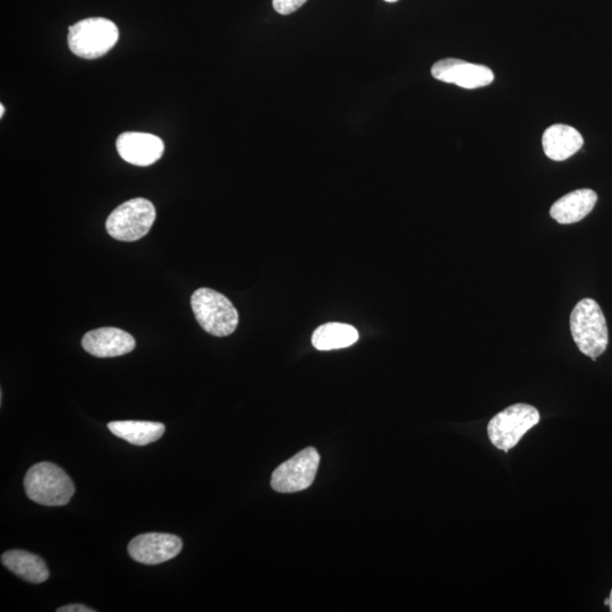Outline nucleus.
<instances>
[{"mask_svg":"<svg viewBox=\"0 0 612 612\" xmlns=\"http://www.w3.org/2000/svg\"><path fill=\"white\" fill-rule=\"evenodd\" d=\"M27 496L42 506L58 507L70 503L74 484L61 467L42 462L33 465L24 478Z\"/></svg>","mask_w":612,"mask_h":612,"instance_id":"f257e3e1","label":"nucleus"},{"mask_svg":"<svg viewBox=\"0 0 612 612\" xmlns=\"http://www.w3.org/2000/svg\"><path fill=\"white\" fill-rule=\"evenodd\" d=\"M574 342L593 361L606 352L609 344L608 326L600 305L592 299L578 302L571 314Z\"/></svg>","mask_w":612,"mask_h":612,"instance_id":"f03ea898","label":"nucleus"},{"mask_svg":"<svg viewBox=\"0 0 612 612\" xmlns=\"http://www.w3.org/2000/svg\"><path fill=\"white\" fill-rule=\"evenodd\" d=\"M191 305L195 319L208 334L226 337L236 330L240 317L225 295L211 288H199L191 297Z\"/></svg>","mask_w":612,"mask_h":612,"instance_id":"7ed1b4c3","label":"nucleus"},{"mask_svg":"<svg viewBox=\"0 0 612 612\" xmlns=\"http://www.w3.org/2000/svg\"><path fill=\"white\" fill-rule=\"evenodd\" d=\"M119 38L116 24L104 17H92L72 25L68 46L72 53L85 59H96L115 47Z\"/></svg>","mask_w":612,"mask_h":612,"instance_id":"20e7f679","label":"nucleus"},{"mask_svg":"<svg viewBox=\"0 0 612 612\" xmlns=\"http://www.w3.org/2000/svg\"><path fill=\"white\" fill-rule=\"evenodd\" d=\"M156 217L152 202L143 198L132 199L110 214L106 223L107 232L117 241H139L150 232Z\"/></svg>","mask_w":612,"mask_h":612,"instance_id":"39448f33","label":"nucleus"},{"mask_svg":"<svg viewBox=\"0 0 612 612\" xmlns=\"http://www.w3.org/2000/svg\"><path fill=\"white\" fill-rule=\"evenodd\" d=\"M540 422V413L534 406L515 404L493 416L488 424V436L496 448L509 452Z\"/></svg>","mask_w":612,"mask_h":612,"instance_id":"423d86ee","label":"nucleus"},{"mask_svg":"<svg viewBox=\"0 0 612 612\" xmlns=\"http://www.w3.org/2000/svg\"><path fill=\"white\" fill-rule=\"evenodd\" d=\"M320 455L310 447L302 450L275 470L271 487L280 493H294L311 487L318 472Z\"/></svg>","mask_w":612,"mask_h":612,"instance_id":"0eeeda50","label":"nucleus"},{"mask_svg":"<svg viewBox=\"0 0 612 612\" xmlns=\"http://www.w3.org/2000/svg\"><path fill=\"white\" fill-rule=\"evenodd\" d=\"M431 74L438 81L470 90L487 87L495 80V74L489 67L457 58L441 59L432 66Z\"/></svg>","mask_w":612,"mask_h":612,"instance_id":"6e6552de","label":"nucleus"},{"mask_svg":"<svg viewBox=\"0 0 612 612\" xmlns=\"http://www.w3.org/2000/svg\"><path fill=\"white\" fill-rule=\"evenodd\" d=\"M183 542L177 535L167 533H146L135 537L129 544L132 559L144 565L166 563L180 554Z\"/></svg>","mask_w":612,"mask_h":612,"instance_id":"1a4fd4ad","label":"nucleus"},{"mask_svg":"<svg viewBox=\"0 0 612 612\" xmlns=\"http://www.w3.org/2000/svg\"><path fill=\"white\" fill-rule=\"evenodd\" d=\"M117 151L126 163L147 167L163 157L164 142L156 135L139 132H126L119 135Z\"/></svg>","mask_w":612,"mask_h":612,"instance_id":"9d476101","label":"nucleus"},{"mask_svg":"<svg viewBox=\"0 0 612 612\" xmlns=\"http://www.w3.org/2000/svg\"><path fill=\"white\" fill-rule=\"evenodd\" d=\"M82 346L85 352L96 357H116L131 353L135 339L122 329L106 327L85 334Z\"/></svg>","mask_w":612,"mask_h":612,"instance_id":"9b49d317","label":"nucleus"},{"mask_svg":"<svg viewBox=\"0 0 612 612\" xmlns=\"http://www.w3.org/2000/svg\"><path fill=\"white\" fill-rule=\"evenodd\" d=\"M597 201L598 194L593 190H576L552 204L550 216L561 225L575 224L591 214Z\"/></svg>","mask_w":612,"mask_h":612,"instance_id":"f8f14e48","label":"nucleus"},{"mask_svg":"<svg viewBox=\"0 0 612 612\" xmlns=\"http://www.w3.org/2000/svg\"><path fill=\"white\" fill-rule=\"evenodd\" d=\"M584 140L574 127L556 124L549 127L542 136V147L546 156L555 161H564L583 147Z\"/></svg>","mask_w":612,"mask_h":612,"instance_id":"ddd939ff","label":"nucleus"},{"mask_svg":"<svg viewBox=\"0 0 612 612\" xmlns=\"http://www.w3.org/2000/svg\"><path fill=\"white\" fill-rule=\"evenodd\" d=\"M2 564L16 576L32 584L48 580L49 569L45 560L24 550H10L2 556Z\"/></svg>","mask_w":612,"mask_h":612,"instance_id":"4468645a","label":"nucleus"},{"mask_svg":"<svg viewBox=\"0 0 612 612\" xmlns=\"http://www.w3.org/2000/svg\"><path fill=\"white\" fill-rule=\"evenodd\" d=\"M114 436L135 446H147L156 442L165 433V425L147 421H115L108 424Z\"/></svg>","mask_w":612,"mask_h":612,"instance_id":"2eb2a0df","label":"nucleus"},{"mask_svg":"<svg viewBox=\"0 0 612 612\" xmlns=\"http://www.w3.org/2000/svg\"><path fill=\"white\" fill-rule=\"evenodd\" d=\"M359 331L346 323L329 322L320 326L312 335V345L318 351L340 350L354 345L359 340Z\"/></svg>","mask_w":612,"mask_h":612,"instance_id":"dca6fc26","label":"nucleus"},{"mask_svg":"<svg viewBox=\"0 0 612 612\" xmlns=\"http://www.w3.org/2000/svg\"><path fill=\"white\" fill-rule=\"evenodd\" d=\"M306 2L308 0H272V6L278 14L289 15L300 10Z\"/></svg>","mask_w":612,"mask_h":612,"instance_id":"f3484780","label":"nucleus"},{"mask_svg":"<svg viewBox=\"0 0 612 612\" xmlns=\"http://www.w3.org/2000/svg\"><path fill=\"white\" fill-rule=\"evenodd\" d=\"M95 609H90L82 605H68L57 609V612H95Z\"/></svg>","mask_w":612,"mask_h":612,"instance_id":"a211bd4d","label":"nucleus"},{"mask_svg":"<svg viewBox=\"0 0 612 612\" xmlns=\"http://www.w3.org/2000/svg\"><path fill=\"white\" fill-rule=\"evenodd\" d=\"M4 113H5V108H4V105L2 104L0 105V117H3Z\"/></svg>","mask_w":612,"mask_h":612,"instance_id":"6ab92c4d","label":"nucleus"},{"mask_svg":"<svg viewBox=\"0 0 612 612\" xmlns=\"http://www.w3.org/2000/svg\"><path fill=\"white\" fill-rule=\"evenodd\" d=\"M609 601H610L609 602V608H610V611L612 612V590H611V593H610Z\"/></svg>","mask_w":612,"mask_h":612,"instance_id":"aec40b11","label":"nucleus"},{"mask_svg":"<svg viewBox=\"0 0 612 612\" xmlns=\"http://www.w3.org/2000/svg\"><path fill=\"white\" fill-rule=\"evenodd\" d=\"M385 2H387V3H396V2H398V0H385Z\"/></svg>","mask_w":612,"mask_h":612,"instance_id":"412c9836","label":"nucleus"},{"mask_svg":"<svg viewBox=\"0 0 612 612\" xmlns=\"http://www.w3.org/2000/svg\"><path fill=\"white\" fill-rule=\"evenodd\" d=\"M609 602H610L609 599L605 600V605L609 606Z\"/></svg>","mask_w":612,"mask_h":612,"instance_id":"4be33fe9","label":"nucleus"}]
</instances>
